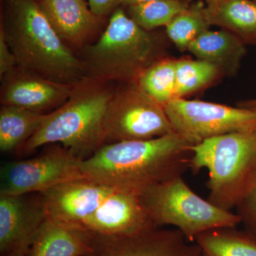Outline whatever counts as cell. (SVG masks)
Listing matches in <instances>:
<instances>
[{"label":"cell","mask_w":256,"mask_h":256,"mask_svg":"<svg viewBox=\"0 0 256 256\" xmlns=\"http://www.w3.org/2000/svg\"><path fill=\"white\" fill-rule=\"evenodd\" d=\"M90 235L92 250L82 256H203L198 244L176 228L154 225L122 235Z\"/></svg>","instance_id":"obj_10"},{"label":"cell","mask_w":256,"mask_h":256,"mask_svg":"<svg viewBox=\"0 0 256 256\" xmlns=\"http://www.w3.org/2000/svg\"><path fill=\"white\" fill-rule=\"evenodd\" d=\"M159 1V0H122V4L124 6H132V5L142 4V3L150 2Z\"/></svg>","instance_id":"obj_29"},{"label":"cell","mask_w":256,"mask_h":256,"mask_svg":"<svg viewBox=\"0 0 256 256\" xmlns=\"http://www.w3.org/2000/svg\"><path fill=\"white\" fill-rule=\"evenodd\" d=\"M197 143L174 132L146 140L107 143L80 161L82 174L116 190L141 195L190 169Z\"/></svg>","instance_id":"obj_1"},{"label":"cell","mask_w":256,"mask_h":256,"mask_svg":"<svg viewBox=\"0 0 256 256\" xmlns=\"http://www.w3.org/2000/svg\"><path fill=\"white\" fill-rule=\"evenodd\" d=\"M188 52L197 60L216 66L220 72L236 74L246 54V44L229 31L207 30L190 44Z\"/></svg>","instance_id":"obj_17"},{"label":"cell","mask_w":256,"mask_h":256,"mask_svg":"<svg viewBox=\"0 0 256 256\" xmlns=\"http://www.w3.org/2000/svg\"><path fill=\"white\" fill-rule=\"evenodd\" d=\"M158 50L156 37L118 8L99 40L84 47L82 60L88 78L127 84L158 60Z\"/></svg>","instance_id":"obj_5"},{"label":"cell","mask_w":256,"mask_h":256,"mask_svg":"<svg viewBox=\"0 0 256 256\" xmlns=\"http://www.w3.org/2000/svg\"><path fill=\"white\" fill-rule=\"evenodd\" d=\"M122 0H88V5L92 12L99 18L105 16L116 10Z\"/></svg>","instance_id":"obj_27"},{"label":"cell","mask_w":256,"mask_h":256,"mask_svg":"<svg viewBox=\"0 0 256 256\" xmlns=\"http://www.w3.org/2000/svg\"><path fill=\"white\" fill-rule=\"evenodd\" d=\"M154 225L139 195L116 190L78 228L102 235H122Z\"/></svg>","instance_id":"obj_14"},{"label":"cell","mask_w":256,"mask_h":256,"mask_svg":"<svg viewBox=\"0 0 256 256\" xmlns=\"http://www.w3.org/2000/svg\"><path fill=\"white\" fill-rule=\"evenodd\" d=\"M195 242L201 248L203 256H256V240L236 226L207 230Z\"/></svg>","instance_id":"obj_20"},{"label":"cell","mask_w":256,"mask_h":256,"mask_svg":"<svg viewBox=\"0 0 256 256\" xmlns=\"http://www.w3.org/2000/svg\"><path fill=\"white\" fill-rule=\"evenodd\" d=\"M140 198L154 225L172 226L190 242L207 230L240 224L236 214L215 206L192 191L182 176L152 186Z\"/></svg>","instance_id":"obj_6"},{"label":"cell","mask_w":256,"mask_h":256,"mask_svg":"<svg viewBox=\"0 0 256 256\" xmlns=\"http://www.w3.org/2000/svg\"><path fill=\"white\" fill-rule=\"evenodd\" d=\"M80 160L60 146L45 150L31 159L8 162L0 172V196L43 193L66 182L86 178Z\"/></svg>","instance_id":"obj_8"},{"label":"cell","mask_w":256,"mask_h":256,"mask_svg":"<svg viewBox=\"0 0 256 256\" xmlns=\"http://www.w3.org/2000/svg\"><path fill=\"white\" fill-rule=\"evenodd\" d=\"M236 208L244 230L256 240V182Z\"/></svg>","instance_id":"obj_25"},{"label":"cell","mask_w":256,"mask_h":256,"mask_svg":"<svg viewBox=\"0 0 256 256\" xmlns=\"http://www.w3.org/2000/svg\"><path fill=\"white\" fill-rule=\"evenodd\" d=\"M0 196V256H26L48 217L41 194Z\"/></svg>","instance_id":"obj_11"},{"label":"cell","mask_w":256,"mask_h":256,"mask_svg":"<svg viewBox=\"0 0 256 256\" xmlns=\"http://www.w3.org/2000/svg\"><path fill=\"white\" fill-rule=\"evenodd\" d=\"M114 89L108 82L86 78L63 105L50 112L41 128L18 150L28 156L38 148L60 143L82 161L106 144V114Z\"/></svg>","instance_id":"obj_3"},{"label":"cell","mask_w":256,"mask_h":256,"mask_svg":"<svg viewBox=\"0 0 256 256\" xmlns=\"http://www.w3.org/2000/svg\"><path fill=\"white\" fill-rule=\"evenodd\" d=\"M204 8L197 4L188 8L166 25V31L171 41L181 50H188V46L202 32L208 30Z\"/></svg>","instance_id":"obj_24"},{"label":"cell","mask_w":256,"mask_h":256,"mask_svg":"<svg viewBox=\"0 0 256 256\" xmlns=\"http://www.w3.org/2000/svg\"><path fill=\"white\" fill-rule=\"evenodd\" d=\"M107 140H146L175 132L164 108L136 82L114 89L106 114Z\"/></svg>","instance_id":"obj_7"},{"label":"cell","mask_w":256,"mask_h":256,"mask_svg":"<svg viewBox=\"0 0 256 256\" xmlns=\"http://www.w3.org/2000/svg\"><path fill=\"white\" fill-rule=\"evenodd\" d=\"M208 1H210V3L216 2L218 1V0H208Z\"/></svg>","instance_id":"obj_30"},{"label":"cell","mask_w":256,"mask_h":256,"mask_svg":"<svg viewBox=\"0 0 256 256\" xmlns=\"http://www.w3.org/2000/svg\"><path fill=\"white\" fill-rule=\"evenodd\" d=\"M210 24L218 25L238 36L246 44L256 45V2L252 0H218L204 9Z\"/></svg>","instance_id":"obj_18"},{"label":"cell","mask_w":256,"mask_h":256,"mask_svg":"<svg viewBox=\"0 0 256 256\" xmlns=\"http://www.w3.org/2000/svg\"><path fill=\"white\" fill-rule=\"evenodd\" d=\"M92 250L90 232L47 217L26 256H82Z\"/></svg>","instance_id":"obj_16"},{"label":"cell","mask_w":256,"mask_h":256,"mask_svg":"<svg viewBox=\"0 0 256 256\" xmlns=\"http://www.w3.org/2000/svg\"><path fill=\"white\" fill-rule=\"evenodd\" d=\"M52 28L68 46H85L95 33L100 18L85 0H43L38 3Z\"/></svg>","instance_id":"obj_15"},{"label":"cell","mask_w":256,"mask_h":256,"mask_svg":"<svg viewBox=\"0 0 256 256\" xmlns=\"http://www.w3.org/2000/svg\"><path fill=\"white\" fill-rule=\"evenodd\" d=\"M1 80L2 105L42 114L63 105L76 86L48 80L18 67Z\"/></svg>","instance_id":"obj_13"},{"label":"cell","mask_w":256,"mask_h":256,"mask_svg":"<svg viewBox=\"0 0 256 256\" xmlns=\"http://www.w3.org/2000/svg\"><path fill=\"white\" fill-rule=\"evenodd\" d=\"M192 152L190 169L208 170V200L215 206L233 210L255 185L256 128L205 140Z\"/></svg>","instance_id":"obj_4"},{"label":"cell","mask_w":256,"mask_h":256,"mask_svg":"<svg viewBox=\"0 0 256 256\" xmlns=\"http://www.w3.org/2000/svg\"><path fill=\"white\" fill-rule=\"evenodd\" d=\"M18 67L16 58L5 40L4 33L0 30V77L14 70Z\"/></svg>","instance_id":"obj_26"},{"label":"cell","mask_w":256,"mask_h":256,"mask_svg":"<svg viewBox=\"0 0 256 256\" xmlns=\"http://www.w3.org/2000/svg\"><path fill=\"white\" fill-rule=\"evenodd\" d=\"M0 30L18 68L68 85L87 78L82 58L58 36L38 3L10 0L6 22Z\"/></svg>","instance_id":"obj_2"},{"label":"cell","mask_w":256,"mask_h":256,"mask_svg":"<svg viewBox=\"0 0 256 256\" xmlns=\"http://www.w3.org/2000/svg\"><path fill=\"white\" fill-rule=\"evenodd\" d=\"M252 1L255 2H256V0H252Z\"/></svg>","instance_id":"obj_32"},{"label":"cell","mask_w":256,"mask_h":256,"mask_svg":"<svg viewBox=\"0 0 256 256\" xmlns=\"http://www.w3.org/2000/svg\"><path fill=\"white\" fill-rule=\"evenodd\" d=\"M175 132L198 143L256 128V112L240 107L176 98L164 106Z\"/></svg>","instance_id":"obj_9"},{"label":"cell","mask_w":256,"mask_h":256,"mask_svg":"<svg viewBox=\"0 0 256 256\" xmlns=\"http://www.w3.org/2000/svg\"><path fill=\"white\" fill-rule=\"evenodd\" d=\"M238 107L248 109L256 112V98L252 100L242 101L238 104Z\"/></svg>","instance_id":"obj_28"},{"label":"cell","mask_w":256,"mask_h":256,"mask_svg":"<svg viewBox=\"0 0 256 256\" xmlns=\"http://www.w3.org/2000/svg\"><path fill=\"white\" fill-rule=\"evenodd\" d=\"M31 1L35 2H40L43 1V0H31Z\"/></svg>","instance_id":"obj_31"},{"label":"cell","mask_w":256,"mask_h":256,"mask_svg":"<svg viewBox=\"0 0 256 256\" xmlns=\"http://www.w3.org/2000/svg\"><path fill=\"white\" fill-rule=\"evenodd\" d=\"M180 0H159L128 6V16L146 31L169 24L175 16L188 9Z\"/></svg>","instance_id":"obj_22"},{"label":"cell","mask_w":256,"mask_h":256,"mask_svg":"<svg viewBox=\"0 0 256 256\" xmlns=\"http://www.w3.org/2000/svg\"><path fill=\"white\" fill-rule=\"evenodd\" d=\"M116 190L84 178L66 182L40 194L50 218L78 228Z\"/></svg>","instance_id":"obj_12"},{"label":"cell","mask_w":256,"mask_h":256,"mask_svg":"<svg viewBox=\"0 0 256 256\" xmlns=\"http://www.w3.org/2000/svg\"><path fill=\"white\" fill-rule=\"evenodd\" d=\"M220 70L216 66L200 60H180L176 62V98L203 88L217 78Z\"/></svg>","instance_id":"obj_23"},{"label":"cell","mask_w":256,"mask_h":256,"mask_svg":"<svg viewBox=\"0 0 256 256\" xmlns=\"http://www.w3.org/2000/svg\"><path fill=\"white\" fill-rule=\"evenodd\" d=\"M48 114L13 106L0 109V150H18L41 128Z\"/></svg>","instance_id":"obj_19"},{"label":"cell","mask_w":256,"mask_h":256,"mask_svg":"<svg viewBox=\"0 0 256 256\" xmlns=\"http://www.w3.org/2000/svg\"><path fill=\"white\" fill-rule=\"evenodd\" d=\"M176 62L171 58H158L134 82L143 92L162 107L176 98Z\"/></svg>","instance_id":"obj_21"}]
</instances>
